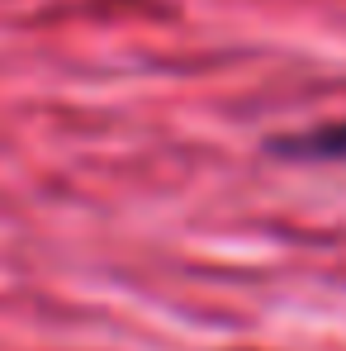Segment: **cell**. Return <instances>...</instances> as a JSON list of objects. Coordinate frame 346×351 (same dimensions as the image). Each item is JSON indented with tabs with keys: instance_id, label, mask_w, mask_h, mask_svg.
Returning a JSON list of instances; mask_svg holds the SVG:
<instances>
[{
	"instance_id": "cell-1",
	"label": "cell",
	"mask_w": 346,
	"mask_h": 351,
	"mask_svg": "<svg viewBox=\"0 0 346 351\" xmlns=\"http://www.w3.org/2000/svg\"><path fill=\"white\" fill-rule=\"evenodd\" d=\"M271 152L285 162H346V119L304 128V133H285L271 143Z\"/></svg>"
}]
</instances>
